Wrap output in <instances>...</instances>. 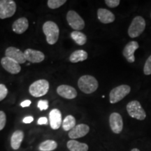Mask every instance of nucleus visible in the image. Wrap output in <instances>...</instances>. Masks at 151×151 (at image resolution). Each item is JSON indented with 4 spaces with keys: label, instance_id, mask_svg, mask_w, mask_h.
Returning a JSON list of instances; mask_svg holds the SVG:
<instances>
[{
    "label": "nucleus",
    "instance_id": "obj_31",
    "mask_svg": "<svg viewBox=\"0 0 151 151\" xmlns=\"http://www.w3.org/2000/svg\"><path fill=\"white\" fill-rule=\"evenodd\" d=\"M37 124L39 125H42V124H48V119L46 117H41L38 120Z\"/></svg>",
    "mask_w": 151,
    "mask_h": 151
},
{
    "label": "nucleus",
    "instance_id": "obj_26",
    "mask_svg": "<svg viewBox=\"0 0 151 151\" xmlns=\"http://www.w3.org/2000/svg\"><path fill=\"white\" fill-rule=\"evenodd\" d=\"M143 73L145 75L149 76L151 74V55L145 62L144 67H143Z\"/></svg>",
    "mask_w": 151,
    "mask_h": 151
},
{
    "label": "nucleus",
    "instance_id": "obj_19",
    "mask_svg": "<svg viewBox=\"0 0 151 151\" xmlns=\"http://www.w3.org/2000/svg\"><path fill=\"white\" fill-rule=\"evenodd\" d=\"M24 139V132L21 130H17L13 133L11 138V146L14 150L20 148Z\"/></svg>",
    "mask_w": 151,
    "mask_h": 151
},
{
    "label": "nucleus",
    "instance_id": "obj_23",
    "mask_svg": "<svg viewBox=\"0 0 151 151\" xmlns=\"http://www.w3.org/2000/svg\"><path fill=\"white\" fill-rule=\"evenodd\" d=\"M71 37L79 46H83L86 44L87 41L86 35L81 32L73 31L71 33Z\"/></svg>",
    "mask_w": 151,
    "mask_h": 151
},
{
    "label": "nucleus",
    "instance_id": "obj_6",
    "mask_svg": "<svg viewBox=\"0 0 151 151\" xmlns=\"http://www.w3.org/2000/svg\"><path fill=\"white\" fill-rule=\"evenodd\" d=\"M131 91V88L127 85H121L111 90L109 94V101L111 104H116L124 99Z\"/></svg>",
    "mask_w": 151,
    "mask_h": 151
},
{
    "label": "nucleus",
    "instance_id": "obj_16",
    "mask_svg": "<svg viewBox=\"0 0 151 151\" xmlns=\"http://www.w3.org/2000/svg\"><path fill=\"white\" fill-rule=\"evenodd\" d=\"M49 122L52 129H58L62 123V113L60 110L54 109L49 113Z\"/></svg>",
    "mask_w": 151,
    "mask_h": 151
},
{
    "label": "nucleus",
    "instance_id": "obj_8",
    "mask_svg": "<svg viewBox=\"0 0 151 151\" xmlns=\"http://www.w3.org/2000/svg\"><path fill=\"white\" fill-rule=\"evenodd\" d=\"M67 20L69 25L76 31L82 30L86 25L83 19L74 11H68Z\"/></svg>",
    "mask_w": 151,
    "mask_h": 151
},
{
    "label": "nucleus",
    "instance_id": "obj_28",
    "mask_svg": "<svg viewBox=\"0 0 151 151\" xmlns=\"http://www.w3.org/2000/svg\"><path fill=\"white\" fill-rule=\"evenodd\" d=\"M6 123V116L5 113L2 111H0V131L4 128Z\"/></svg>",
    "mask_w": 151,
    "mask_h": 151
},
{
    "label": "nucleus",
    "instance_id": "obj_35",
    "mask_svg": "<svg viewBox=\"0 0 151 151\" xmlns=\"http://www.w3.org/2000/svg\"><path fill=\"white\" fill-rule=\"evenodd\" d=\"M150 16H151V14H150Z\"/></svg>",
    "mask_w": 151,
    "mask_h": 151
},
{
    "label": "nucleus",
    "instance_id": "obj_9",
    "mask_svg": "<svg viewBox=\"0 0 151 151\" xmlns=\"http://www.w3.org/2000/svg\"><path fill=\"white\" fill-rule=\"evenodd\" d=\"M109 124L113 133L120 134L123 129V120L118 113H112L109 116Z\"/></svg>",
    "mask_w": 151,
    "mask_h": 151
},
{
    "label": "nucleus",
    "instance_id": "obj_3",
    "mask_svg": "<svg viewBox=\"0 0 151 151\" xmlns=\"http://www.w3.org/2000/svg\"><path fill=\"white\" fill-rule=\"evenodd\" d=\"M126 109L130 117L138 120H143L146 118V111L143 109L140 102L137 100H133L128 103Z\"/></svg>",
    "mask_w": 151,
    "mask_h": 151
},
{
    "label": "nucleus",
    "instance_id": "obj_15",
    "mask_svg": "<svg viewBox=\"0 0 151 151\" xmlns=\"http://www.w3.org/2000/svg\"><path fill=\"white\" fill-rule=\"evenodd\" d=\"M57 93L60 97L68 99H72L76 97L77 92L74 88L67 86V85H62L57 88Z\"/></svg>",
    "mask_w": 151,
    "mask_h": 151
},
{
    "label": "nucleus",
    "instance_id": "obj_13",
    "mask_svg": "<svg viewBox=\"0 0 151 151\" xmlns=\"http://www.w3.org/2000/svg\"><path fill=\"white\" fill-rule=\"evenodd\" d=\"M5 57L15 60L18 64H23L26 62L24 52L15 47H9L5 51Z\"/></svg>",
    "mask_w": 151,
    "mask_h": 151
},
{
    "label": "nucleus",
    "instance_id": "obj_24",
    "mask_svg": "<svg viewBox=\"0 0 151 151\" xmlns=\"http://www.w3.org/2000/svg\"><path fill=\"white\" fill-rule=\"evenodd\" d=\"M76 126V119L73 116L69 115L66 116L62 121V127L65 131H70Z\"/></svg>",
    "mask_w": 151,
    "mask_h": 151
},
{
    "label": "nucleus",
    "instance_id": "obj_21",
    "mask_svg": "<svg viewBox=\"0 0 151 151\" xmlns=\"http://www.w3.org/2000/svg\"><path fill=\"white\" fill-rule=\"evenodd\" d=\"M88 52L83 50H77L71 54L69 57V60L72 63H77L79 62H83L88 59Z\"/></svg>",
    "mask_w": 151,
    "mask_h": 151
},
{
    "label": "nucleus",
    "instance_id": "obj_25",
    "mask_svg": "<svg viewBox=\"0 0 151 151\" xmlns=\"http://www.w3.org/2000/svg\"><path fill=\"white\" fill-rule=\"evenodd\" d=\"M66 2H67L66 0H48L47 4L50 9H55L60 8Z\"/></svg>",
    "mask_w": 151,
    "mask_h": 151
},
{
    "label": "nucleus",
    "instance_id": "obj_7",
    "mask_svg": "<svg viewBox=\"0 0 151 151\" xmlns=\"http://www.w3.org/2000/svg\"><path fill=\"white\" fill-rule=\"evenodd\" d=\"M16 11V4L13 0H0V19L11 18Z\"/></svg>",
    "mask_w": 151,
    "mask_h": 151
},
{
    "label": "nucleus",
    "instance_id": "obj_10",
    "mask_svg": "<svg viewBox=\"0 0 151 151\" xmlns=\"http://www.w3.org/2000/svg\"><path fill=\"white\" fill-rule=\"evenodd\" d=\"M139 48V45L137 41H130L124 46L122 50V55L129 63H134L135 62L134 52Z\"/></svg>",
    "mask_w": 151,
    "mask_h": 151
},
{
    "label": "nucleus",
    "instance_id": "obj_33",
    "mask_svg": "<svg viewBox=\"0 0 151 151\" xmlns=\"http://www.w3.org/2000/svg\"><path fill=\"white\" fill-rule=\"evenodd\" d=\"M30 104H31V101H30V100L27 99V100H24V101L21 102V104H20V106L24 108V107L29 106Z\"/></svg>",
    "mask_w": 151,
    "mask_h": 151
},
{
    "label": "nucleus",
    "instance_id": "obj_34",
    "mask_svg": "<svg viewBox=\"0 0 151 151\" xmlns=\"http://www.w3.org/2000/svg\"><path fill=\"white\" fill-rule=\"evenodd\" d=\"M131 151H140V150H139V149H138V148H133V149H132Z\"/></svg>",
    "mask_w": 151,
    "mask_h": 151
},
{
    "label": "nucleus",
    "instance_id": "obj_30",
    "mask_svg": "<svg viewBox=\"0 0 151 151\" xmlns=\"http://www.w3.org/2000/svg\"><path fill=\"white\" fill-rule=\"evenodd\" d=\"M106 4L110 8H116L120 4V0H105Z\"/></svg>",
    "mask_w": 151,
    "mask_h": 151
},
{
    "label": "nucleus",
    "instance_id": "obj_17",
    "mask_svg": "<svg viewBox=\"0 0 151 151\" xmlns=\"http://www.w3.org/2000/svg\"><path fill=\"white\" fill-rule=\"evenodd\" d=\"M97 18L104 24H109L114 22L116 17L111 11L106 9H99L97 11Z\"/></svg>",
    "mask_w": 151,
    "mask_h": 151
},
{
    "label": "nucleus",
    "instance_id": "obj_29",
    "mask_svg": "<svg viewBox=\"0 0 151 151\" xmlns=\"http://www.w3.org/2000/svg\"><path fill=\"white\" fill-rule=\"evenodd\" d=\"M38 108L41 111H44L48 108V101L47 100H39L37 104Z\"/></svg>",
    "mask_w": 151,
    "mask_h": 151
},
{
    "label": "nucleus",
    "instance_id": "obj_2",
    "mask_svg": "<svg viewBox=\"0 0 151 151\" xmlns=\"http://www.w3.org/2000/svg\"><path fill=\"white\" fill-rule=\"evenodd\" d=\"M43 32L48 44L53 45L58 40L60 29L58 24L52 21H47L43 24Z\"/></svg>",
    "mask_w": 151,
    "mask_h": 151
},
{
    "label": "nucleus",
    "instance_id": "obj_12",
    "mask_svg": "<svg viewBox=\"0 0 151 151\" xmlns=\"http://www.w3.org/2000/svg\"><path fill=\"white\" fill-rule=\"evenodd\" d=\"M90 131V127L86 124H79L76 125L72 129L70 130L68 134L69 137L71 139H79V138L83 137L88 134Z\"/></svg>",
    "mask_w": 151,
    "mask_h": 151
},
{
    "label": "nucleus",
    "instance_id": "obj_22",
    "mask_svg": "<svg viewBox=\"0 0 151 151\" xmlns=\"http://www.w3.org/2000/svg\"><path fill=\"white\" fill-rule=\"evenodd\" d=\"M58 147V143L53 140H46L41 143L39 146L40 151H52Z\"/></svg>",
    "mask_w": 151,
    "mask_h": 151
},
{
    "label": "nucleus",
    "instance_id": "obj_27",
    "mask_svg": "<svg viewBox=\"0 0 151 151\" xmlns=\"http://www.w3.org/2000/svg\"><path fill=\"white\" fill-rule=\"evenodd\" d=\"M8 94V89L4 84H0V101L5 99Z\"/></svg>",
    "mask_w": 151,
    "mask_h": 151
},
{
    "label": "nucleus",
    "instance_id": "obj_5",
    "mask_svg": "<svg viewBox=\"0 0 151 151\" xmlns=\"http://www.w3.org/2000/svg\"><path fill=\"white\" fill-rule=\"evenodd\" d=\"M49 90V83L45 79L36 81L29 86V92L35 97H40L47 94Z\"/></svg>",
    "mask_w": 151,
    "mask_h": 151
},
{
    "label": "nucleus",
    "instance_id": "obj_32",
    "mask_svg": "<svg viewBox=\"0 0 151 151\" xmlns=\"http://www.w3.org/2000/svg\"><path fill=\"white\" fill-rule=\"evenodd\" d=\"M33 120H34V118L32 116H27L23 119L22 122H23L24 123L29 124V123H31L32 122H33Z\"/></svg>",
    "mask_w": 151,
    "mask_h": 151
},
{
    "label": "nucleus",
    "instance_id": "obj_14",
    "mask_svg": "<svg viewBox=\"0 0 151 151\" xmlns=\"http://www.w3.org/2000/svg\"><path fill=\"white\" fill-rule=\"evenodd\" d=\"M24 58L26 60L32 63H39L43 61L45 59V55L42 52L39 50H33V49L28 48L24 52Z\"/></svg>",
    "mask_w": 151,
    "mask_h": 151
},
{
    "label": "nucleus",
    "instance_id": "obj_11",
    "mask_svg": "<svg viewBox=\"0 0 151 151\" xmlns=\"http://www.w3.org/2000/svg\"><path fill=\"white\" fill-rule=\"evenodd\" d=\"M1 65L6 71L12 74H17L21 71L20 64L7 57H4L1 59Z\"/></svg>",
    "mask_w": 151,
    "mask_h": 151
},
{
    "label": "nucleus",
    "instance_id": "obj_20",
    "mask_svg": "<svg viewBox=\"0 0 151 151\" xmlns=\"http://www.w3.org/2000/svg\"><path fill=\"white\" fill-rule=\"evenodd\" d=\"M67 146L70 151H88L89 148L88 144L86 143L78 142L73 139L68 141Z\"/></svg>",
    "mask_w": 151,
    "mask_h": 151
},
{
    "label": "nucleus",
    "instance_id": "obj_4",
    "mask_svg": "<svg viewBox=\"0 0 151 151\" xmlns=\"http://www.w3.org/2000/svg\"><path fill=\"white\" fill-rule=\"evenodd\" d=\"M146 29V21L141 16H136L132 20L128 29V35L131 38L139 37Z\"/></svg>",
    "mask_w": 151,
    "mask_h": 151
},
{
    "label": "nucleus",
    "instance_id": "obj_1",
    "mask_svg": "<svg viewBox=\"0 0 151 151\" xmlns=\"http://www.w3.org/2000/svg\"><path fill=\"white\" fill-rule=\"evenodd\" d=\"M78 86L84 93L91 94L97 90L99 83L97 79L92 76L85 75L78 79Z\"/></svg>",
    "mask_w": 151,
    "mask_h": 151
},
{
    "label": "nucleus",
    "instance_id": "obj_18",
    "mask_svg": "<svg viewBox=\"0 0 151 151\" xmlns=\"http://www.w3.org/2000/svg\"><path fill=\"white\" fill-rule=\"evenodd\" d=\"M28 27H29V22L27 19L26 18H20L13 23L12 29L15 33L21 35L28 29Z\"/></svg>",
    "mask_w": 151,
    "mask_h": 151
}]
</instances>
